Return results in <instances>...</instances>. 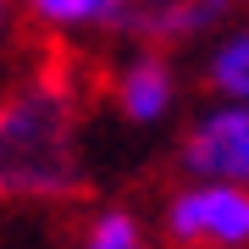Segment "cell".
<instances>
[{"label": "cell", "instance_id": "7", "mask_svg": "<svg viewBox=\"0 0 249 249\" xmlns=\"http://www.w3.org/2000/svg\"><path fill=\"white\" fill-rule=\"evenodd\" d=\"M22 17L50 39H83V34H111L116 0H17Z\"/></svg>", "mask_w": 249, "mask_h": 249}, {"label": "cell", "instance_id": "2", "mask_svg": "<svg viewBox=\"0 0 249 249\" xmlns=\"http://www.w3.org/2000/svg\"><path fill=\"white\" fill-rule=\"evenodd\" d=\"M160 238L172 249H249V188L183 178L160 199Z\"/></svg>", "mask_w": 249, "mask_h": 249}, {"label": "cell", "instance_id": "6", "mask_svg": "<svg viewBox=\"0 0 249 249\" xmlns=\"http://www.w3.org/2000/svg\"><path fill=\"white\" fill-rule=\"evenodd\" d=\"M199 83L211 89V100L249 106V17H238L222 39L205 45V55H199Z\"/></svg>", "mask_w": 249, "mask_h": 249}, {"label": "cell", "instance_id": "4", "mask_svg": "<svg viewBox=\"0 0 249 249\" xmlns=\"http://www.w3.org/2000/svg\"><path fill=\"white\" fill-rule=\"evenodd\" d=\"M178 166L183 178H222L249 188V106L211 100L205 111H194L178 139Z\"/></svg>", "mask_w": 249, "mask_h": 249}, {"label": "cell", "instance_id": "5", "mask_svg": "<svg viewBox=\"0 0 249 249\" xmlns=\"http://www.w3.org/2000/svg\"><path fill=\"white\" fill-rule=\"evenodd\" d=\"M106 100L116 111V122L127 127H160L183 100V78H178V61L166 50H144V45H127V55L111 67L106 78Z\"/></svg>", "mask_w": 249, "mask_h": 249}, {"label": "cell", "instance_id": "8", "mask_svg": "<svg viewBox=\"0 0 249 249\" xmlns=\"http://www.w3.org/2000/svg\"><path fill=\"white\" fill-rule=\"evenodd\" d=\"M72 249H155V244H150V227L139 222V211H127V205H100V211L83 216Z\"/></svg>", "mask_w": 249, "mask_h": 249}, {"label": "cell", "instance_id": "1", "mask_svg": "<svg viewBox=\"0 0 249 249\" xmlns=\"http://www.w3.org/2000/svg\"><path fill=\"white\" fill-rule=\"evenodd\" d=\"M0 194L67 205L83 194V100L67 67H34L0 100Z\"/></svg>", "mask_w": 249, "mask_h": 249}, {"label": "cell", "instance_id": "3", "mask_svg": "<svg viewBox=\"0 0 249 249\" xmlns=\"http://www.w3.org/2000/svg\"><path fill=\"white\" fill-rule=\"evenodd\" d=\"M244 0H116V22L111 34L122 45L144 50H166L178 55L188 45H211L238 22Z\"/></svg>", "mask_w": 249, "mask_h": 249}]
</instances>
